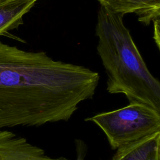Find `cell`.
<instances>
[{"label": "cell", "instance_id": "cell-1", "mask_svg": "<svg viewBox=\"0 0 160 160\" xmlns=\"http://www.w3.org/2000/svg\"><path fill=\"white\" fill-rule=\"evenodd\" d=\"M99 79L84 66L0 41V129L69 120Z\"/></svg>", "mask_w": 160, "mask_h": 160}, {"label": "cell", "instance_id": "cell-2", "mask_svg": "<svg viewBox=\"0 0 160 160\" xmlns=\"http://www.w3.org/2000/svg\"><path fill=\"white\" fill-rule=\"evenodd\" d=\"M95 34L108 92L122 94L129 103L143 104L160 112V82L148 69L123 16L101 6Z\"/></svg>", "mask_w": 160, "mask_h": 160}, {"label": "cell", "instance_id": "cell-3", "mask_svg": "<svg viewBox=\"0 0 160 160\" xmlns=\"http://www.w3.org/2000/svg\"><path fill=\"white\" fill-rule=\"evenodd\" d=\"M105 134L112 149H118L154 133L160 132V112L141 103H129L116 110L85 119Z\"/></svg>", "mask_w": 160, "mask_h": 160}, {"label": "cell", "instance_id": "cell-4", "mask_svg": "<svg viewBox=\"0 0 160 160\" xmlns=\"http://www.w3.org/2000/svg\"><path fill=\"white\" fill-rule=\"evenodd\" d=\"M77 160H83L84 153L79 145ZM0 160H71L63 156L52 158L42 148L26 138L5 129H0Z\"/></svg>", "mask_w": 160, "mask_h": 160}, {"label": "cell", "instance_id": "cell-5", "mask_svg": "<svg viewBox=\"0 0 160 160\" xmlns=\"http://www.w3.org/2000/svg\"><path fill=\"white\" fill-rule=\"evenodd\" d=\"M101 6L124 17L134 14L144 25L159 21L160 0H98Z\"/></svg>", "mask_w": 160, "mask_h": 160}, {"label": "cell", "instance_id": "cell-6", "mask_svg": "<svg viewBox=\"0 0 160 160\" xmlns=\"http://www.w3.org/2000/svg\"><path fill=\"white\" fill-rule=\"evenodd\" d=\"M112 160H160V132L118 149Z\"/></svg>", "mask_w": 160, "mask_h": 160}, {"label": "cell", "instance_id": "cell-7", "mask_svg": "<svg viewBox=\"0 0 160 160\" xmlns=\"http://www.w3.org/2000/svg\"><path fill=\"white\" fill-rule=\"evenodd\" d=\"M38 0H4L0 1V36L13 37L9 31L23 24V16Z\"/></svg>", "mask_w": 160, "mask_h": 160}, {"label": "cell", "instance_id": "cell-8", "mask_svg": "<svg viewBox=\"0 0 160 160\" xmlns=\"http://www.w3.org/2000/svg\"><path fill=\"white\" fill-rule=\"evenodd\" d=\"M4 1V0H0V1Z\"/></svg>", "mask_w": 160, "mask_h": 160}]
</instances>
